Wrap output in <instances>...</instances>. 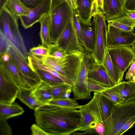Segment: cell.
I'll return each mask as SVG.
<instances>
[{
    "mask_svg": "<svg viewBox=\"0 0 135 135\" xmlns=\"http://www.w3.org/2000/svg\"><path fill=\"white\" fill-rule=\"evenodd\" d=\"M0 72L19 88L32 90L41 81L24 74L17 68L11 58L7 62L0 61Z\"/></svg>",
    "mask_w": 135,
    "mask_h": 135,
    "instance_id": "8992f818",
    "label": "cell"
},
{
    "mask_svg": "<svg viewBox=\"0 0 135 135\" xmlns=\"http://www.w3.org/2000/svg\"><path fill=\"white\" fill-rule=\"evenodd\" d=\"M19 88L8 80L0 72V103L11 104L14 103Z\"/></svg>",
    "mask_w": 135,
    "mask_h": 135,
    "instance_id": "2e32d148",
    "label": "cell"
},
{
    "mask_svg": "<svg viewBox=\"0 0 135 135\" xmlns=\"http://www.w3.org/2000/svg\"><path fill=\"white\" fill-rule=\"evenodd\" d=\"M72 21L79 42L81 45L84 48V44L83 40L82 31L80 21L75 10H74Z\"/></svg>",
    "mask_w": 135,
    "mask_h": 135,
    "instance_id": "e575fe53",
    "label": "cell"
},
{
    "mask_svg": "<svg viewBox=\"0 0 135 135\" xmlns=\"http://www.w3.org/2000/svg\"><path fill=\"white\" fill-rule=\"evenodd\" d=\"M96 132L100 135L105 134L104 126L102 123H98L94 128Z\"/></svg>",
    "mask_w": 135,
    "mask_h": 135,
    "instance_id": "bcb514c9",
    "label": "cell"
},
{
    "mask_svg": "<svg viewBox=\"0 0 135 135\" xmlns=\"http://www.w3.org/2000/svg\"><path fill=\"white\" fill-rule=\"evenodd\" d=\"M88 85V90L90 92L94 91L101 93L106 90L108 88L105 87L97 82L89 79Z\"/></svg>",
    "mask_w": 135,
    "mask_h": 135,
    "instance_id": "74e56055",
    "label": "cell"
},
{
    "mask_svg": "<svg viewBox=\"0 0 135 135\" xmlns=\"http://www.w3.org/2000/svg\"><path fill=\"white\" fill-rule=\"evenodd\" d=\"M51 0H44L35 8L30 9L27 16L19 17L21 24L25 29H27L39 22L45 15L50 13Z\"/></svg>",
    "mask_w": 135,
    "mask_h": 135,
    "instance_id": "5bb4252c",
    "label": "cell"
},
{
    "mask_svg": "<svg viewBox=\"0 0 135 135\" xmlns=\"http://www.w3.org/2000/svg\"><path fill=\"white\" fill-rule=\"evenodd\" d=\"M135 74V60L131 64L130 67L126 74L125 79L130 80Z\"/></svg>",
    "mask_w": 135,
    "mask_h": 135,
    "instance_id": "f6af8a7d",
    "label": "cell"
},
{
    "mask_svg": "<svg viewBox=\"0 0 135 135\" xmlns=\"http://www.w3.org/2000/svg\"><path fill=\"white\" fill-rule=\"evenodd\" d=\"M8 0H0V10L4 7Z\"/></svg>",
    "mask_w": 135,
    "mask_h": 135,
    "instance_id": "816d5d0a",
    "label": "cell"
},
{
    "mask_svg": "<svg viewBox=\"0 0 135 135\" xmlns=\"http://www.w3.org/2000/svg\"><path fill=\"white\" fill-rule=\"evenodd\" d=\"M123 0H104L103 12L105 20L120 17L125 14Z\"/></svg>",
    "mask_w": 135,
    "mask_h": 135,
    "instance_id": "e0dca14e",
    "label": "cell"
},
{
    "mask_svg": "<svg viewBox=\"0 0 135 135\" xmlns=\"http://www.w3.org/2000/svg\"><path fill=\"white\" fill-rule=\"evenodd\" d=\"M18 18L5 7L0 10V32L6 36L12 45L27 60L29 52L19 29Z\"/></svg>",
    "mask_w": 135,
    "mask_h": 135,
    "instance_id": "3957f363",
    "label": "cell"
},
{
    "mask_svg": "<svg viewBox=\"0 0 135 135\" xmlns=\"http://www.w3.org/2000/svg\"><path fill=\"white\" fill-rule=\"evenodd\" d=\"M33 70L37 73L41 81L51 86L65 83L61 79L44 70L39 69H34Z\"/></svg>",
    "mask_w": 135,
    "mask_h": 135,
    "instance_id": "4dcf8cb0",
    "label": "cell"
},
{
    "mask_svg": "<svg viewBox=\"0 0 135 135\" xmlns=\"http://www.w3.org/2000/svg\"><path fill=\"white\" fill-rule=\"evenodd\" d=\"M89 55H84L80 69L72 86V91L75 100L90 99L91 96L88 90V66Z\"/></svg>",
    "mask_w": 135,
    "mask_h": 135,
    "instance_id": "30bf717a",
    "label": "cell"
},
{
    "mask_svg": "<svg viewBox=\"0 0 135 135\" xmlns=\"http://www.w3.org/2000/svg\"><path fill=\"white\" fill-rule=\"evenodd\" d=\"M31 90L19 88L18 98L29 108L35 110L42 105L33 95Z\"/></svg>",
    "mask_w": 135,
    "mask_h": 135,
    "instance_id": "83f0119b",
    "label": "cell"
},
{
    "mask_svg": "<svg viewBox=\"0 0 135 135\" xmlns=\"http://www.w3.org/2000/svg\"><path fill=\"white\" fill-rule=\"evenodd\" d=\"M74 10L66 2L51 13L50 37L51 43H55L69 22L72 20Z\"/></svg>",
    "mask_w": 135,
    "mask_h": 135,
    "instance_id": "ba28073f",
    "label": "cell"
},
{
    "mask_svg": "<svg viewBox=\"0 0 135 135\" xmlns=\"http://www.w3.org/2000/svg\"><path fill=\"white\" fill-rule=\"evenodd\" d=\"M11 45H12L3 33L0 32V56L7 52Z\"/></svg>",
    "mask_w": 135,
    "mask_h": 135,
    "instance_id": "8d00e7d4",
    "label": "cell"
},
{
    "mask_svg": "<svg viewBox=\"0 0 135 135\" xmlns=\"http://www.w3.org/2000/svg\"><path fill=\"white\" fill-rule=\"evenodd\" d=\"M100 94L104 96L115 104L123 103V100L121 98L119 95L112 90L110 87H108L106 90Z\"/></svg>",
    "mask_w": 135,
    "mask_h": 135,
    "instance_id": "d590c367",
    "label": "cell"
},
{
    "mask_svg": "<svg viewBox=\"0 0 135 135\" xmlns=\"http://www.w3.org/2000/svg\"><path fill=\"white\" fill-rule=\"evenodd\" d=\"M85 54L80 52L67 54L60 59L48 55L43 57L40 62L52 68L74 83Z\"/></svg>",
    "mask_w": 135,
    "mask_h": 135,
    "instance_id": "7a4b0ae2",
    "label": "cell"
},
{
    "mask_svg": "<svg viewBox=\"0 0 135 135\" xmlns=\"http://www.w3.org/2000/svg\"><path fill=\"white\" fill-rule=\"evenodd\" d=\"M36 100L42 105L48 104L52 99L51 86L42 81L31 90Z\"/></svg>",
    "mask_w": 135,
    "mask_h": 135,
    "instance_id": "ffe728a7",
    "label": "cell"
},
{
    "mask_svg": "<svg viewBox=\"0 0 135 135\" xmlns=\"http://www.w3.org/2000/svg\"><path fill=\"white\" fill-rule=\"evenodd\" d=\"M31 134L33 135H49V134L36 124H32L31 127Z\"/></svg>",
    "mask_w": 135,
    "mask_h": 135,
    "instance_id": "b9f144b4",
    "label": "cell"
},
{
    "mask_svg": "<svg viewBox=\"0 0 135 135\" xmlns=\"http://www.w3.org/2000/svg\"><path fill=\"white\" fill-rule=\"evenodd\" d=\"M24 112L23 108L16 103L8 104L0 103V118L7 120L21 115Z\"/></svg>",
    "mask_w": 135,
    "mask_h": 135,
    "instance_id": "7402d4cb",
    "label": "cell"
},
{
    "mask_svg": "<svg viewBox=\"0 0 135 135\" xmlns=\"http://www.w3.org/2000/svg\"><path fill=\"white\" fill-rule=\"evenodd\" d=\"M107 50L113 63L123 76L126 70L135 60V53L132 47L120 46L108 48Z\"/></svg>",
    "mask_w": 135,
    "mask_h": 135,
    "instance_id": "8fae6325",
    "label": "cell"
},
{
    "mask_svg": "<svg viewBox=\"0 0 135 135\" xmlns=\"http://www.w3.org/2000/svg\"></svg>",
    "mask_w": 135,
    "mask_h": 135,
    "instance_id": "9f6ffc18",
    "label": "cell"
},
{
    "mask_svg": "<svg viewBox=\"0 0 135 135\" xmlns=\"http://www.w3.org/2000/svg\"><path fill=\"white\" fill-rule=\"evenodd\" d=\"M123 1L124 0H123Z\"/></svg>",
    "mask_w": 135,
    "mask_h": 135,
    "instance_id": "11a10c76",
    "label": "cell"
},
{
    "mask_svg": "<svg viewBox=\"0 0 135 135\" xmlns=\"http://www.w3.org/2000/svg\"><path fill=\"white\" fill-rule=\"evenodd\" d=\"M104 0H94L92 9L93 16L98 12H103Z\"/></svg>",
    "mask_w": 135,
    "mask_h": 135,
    "instance_id": "ab89813d",
    "label": "cell"
},
{
    "mask_svg": "<svg viewBox=\"0 0 135 135\" xmlns=\"http://www.w3.org/2000/svg\"><path fill=\"white\" fill-rule=\"evenodd\" d=\"M0 57V61H2L4 62H7L10 59V55L7 52L4 54Z\"/></svg>",
    "mask_w": 135,
    "mask_h": 135,
    "instance_id": "f907efd6",
    "label": "cell"
},
{
    "mask_svg": "<svg viewBox=\"0 0 135 135\" xmlns=\"http://www.w3.org/2000/svg\"><path fill=\"white\" fill-rule=\"evenodd\" d=\"M125 14L129 19L135 21V11L126 12Z\"/></svg>",
    "mask_w": 135,
    "mask_h": 135,
    "instance_id": "681fc988",
    "label": "cell"
},
{
    "mask_svg": "<svg viewBox=\"0 0 135 135\" xmlns=\"http://www.w3.org/2000/svg\"><path fill=\"white\" fill-rule=\"evenodd\" d=\"M123 5L125 12L135 11V0H124Z\"/></svg>",
    "mask_w": 135,
    "mask_h": 135,
    "instance_id": "ee69618b",
    "label": "cell"
},
{
    "mask_svg": "<svg viewBox=\"0 0 135 135\" xmlns=\"http://www.w3.org/2000/svg\"><path fill=\"white\" fill-rule=\"evenodd\" d=\"M130 80L133 81L135 83V74L132 77L131 79Z\"/></svg>",
    "mask_w": 135,
    "mask_h": 135,
    "instance_id": "f5cc1de1",
    "label": "cell"
},
{
    "mask_svg": "<svg viewBox=\"0 0 135 135\" xmlns=\"http://www.w3.org/2000/svg\"><path fill=\"white\" fill-rule=\"evenodd\" d=\"M72 86L66 83L51 86L52 99L69 98Z\"/></svg>",
    "mask_w": 135,
    "mask_h": 135,
    "instance_id": "f1b7e54d",
    "label": "cell"
},
{
    "mask_svg": "<svg viewBox=\"0 0 135 135\" xmlns=\"http://www.w3.org/2000/svg\"><path fill=\"white\" fill-rule=\"evenodd\" d=\"M7 52L13 63L22 72L30 77L41 81L37 73L30 67L27 59L15 47L10 46Z\"/></svg>",
    "mask_w": 135,
    "mask_h": 135,
    "instance_id": "9a60e30c",
    "label": "cell"
},
{
    "mask_svg": "<svg viewBox=\"0 0 135 135\" xmlns=\"http://www.w3.org/2000/svg\"><path fill=\"white\" fill-rule=\"evenodd\" d=\"M76 101L70 98L52 99L48 104L61 108L79 109L81 108V105Z\"/></svg>",
    "mask_w": 135,
    "mask_h": 135,
    "instance_id": "1f68e13d",
    "label": "cell"
},
{
    "mask_svg": "<svg viewBox=\"0 0 135 135\" xmlns=\"http://www.w3.org/2000/svg\"><path fill=\"white\" fill-rule=\"evenodd\" d=\"M28 61L31 68L34 69H40L49 73L54 76L62 80L65 83L73 86L74 83L71 80L66 78L51 67L42 64L33 57L28 55Z\"/></svg>",
    "mask_w": 135,
    "mask_h": 135,
    "instance_id": "484cf974",
    "label": "cell"
},
{
    "mask_svg": "<svg viewBox=\"0 0 135 135\" xmlns=\"http://www.w3.org/2000/svg\"><path fill=\"white\" fill-rule=\"evenodd\" d=\"M111 88L119 95L123 100V103L135 100V83L133 81H121Z\"/></svg>",
    "mask_w": 135,
    "mask_h": 135,
    "instance_id": "ac0fdd59",
    "label": "cell"
},
{
    "mask_svg": "<svg viewBox=\"0 0 135 135\" xmlns=\"http://www.w3.org/2000/svg\"><path fill=\"white\" fill-rule=\"evenodd\" d=\"M44 0H20L27 8L31 9L37 6Z\"/></svg>",
    "mask_w": 135,
    "mask_h": 135,
    "instance_id": "7bdbcfd3",
    "label": "cell"
},
{
    "mask_svg": "<svg viewBox=\"0 0 135 135\" xmlns=\"http://www.w3.org/2000/svg\"><path fill=\"white\" fill-rule=\"evenodd\" d=\"M51 18V14L49 13L39 21L40 24L39 35L41 44L47 46L51 43L50 37Z\"/></svg>",
    "mask_w": 135,
    "mask_h": 135,
    "instance_id": "603a6c76",
    "label": "cell"
},
{
    "mask_svg": "<svg viewBox=\"0 0 135 135\" xmlns=\"http://www.w3.org/2000/svg\"><path fill=\"white\" fill-rule=\"evenodd\" d=\"M4 7L12 15L18 18L21 16H27L30 10L20 0H8Z\"/></svg>",
    "mask_w": 135,
    "mask_h": 135,
    "instance_id": "d4e9b609",
    "label": "cell"
},
{
    "mask_svg": "<svg viewBox=\"0 0 135 135\" xmlns=\"http://www.w3.org/2000/svg\"><path fill=\"white\" fill-rule=\"evenodd\" d=\"M131 47L133 51L135 53V43Z\"/></svg>",
    "mask_w": 135,
    "mask_h": 135,
    "instance_id": "db71d44e",
    "label": "cell"
},
{
    "mask_svg": "<svg viewBox=\"0 0 135 135\" xmlns=\"http://www.w3.org/2000/svg\"><path fill=\"white\" fill-rule=\"evenodd\" d=\"M12 128L8 124L7 119L0 118V135H12Z\"/></svg>",
    "mask_w": 135,
    "mask_h": 135,
    "instance_id": "f35d334b",
    "label": "cell"
},
{
    "mask_svg": "<svg viewBox=\"0 0 135 135\" xmlns=\"http://www.w3.org/2000/svg\"><path fill=\"white\" fill-rule=\"evenodd\" d=\"M28 55L38 61L44 57L49 55V49L48 47L42 44L31 48Z\"/></svg>",
    "mask_w": 135,
    "mask_h": 135,
    "instance_id": "d6a6232c",
    "label": "cell"
},
{
    "mask_svg": "<svg viewBox=\"0 0 135 135\" xmlns=\"http://www.w3.org/2000/svg\"><path fill=\"white\" fill-rule=\"evenodd\" d=\"M55 43L67 54L77 52L84 54L85 53L84 48L79 42L72 20L67 23Z\"/></svg>",
    "mask_w": 135,
    "mask_h": 135,
    "instance_id": "9c48e42d",
    "label": "cell"
},
{
    "mask_svg": "<svg viewBox=\"0 0 135 135\" xmlns=\"http://www.w3.org/2000/svg\"><path fill=\"white\" fill-rule=\"evenodd\" d=\"M94 0H77L75 10L80 21L85 24L91 23L92 9Z\"/></svg>",
    "mask_w": 135,
    "mask_h": 135,
    "instance_id": "d6986e66",
    "label": "cell"
},
{
    "mask_svg": "<svg viewBox=\"0 0 135 135\" xmlns=\"http://www.w3.org/2000/svg\"><path fill=\"white\" fill-rule=\"evenodd\" d=\"M107 21L108 24L126 31H133L135 27V21L130 19L125 15Z\"/></svg>",
    "mask_w": 135,
    "mask_h": 135,
    "instance_id": "4316f807",
    "label": "cell"
},
{
    "mask_svg": "<svg viewBox=\"0 0 135 135\" xmlns=\"http://www.w3.org/2000/svg\"><path fill=\"white\" fill-rule=\"evenodd\" d=\"M88 79L105 87H110L115 85L108 74L102 64L97 63L90 53L88 66Z\"/></svg>",
    "mask_w": 135,
    "mask_h": 135,
    "instance_id": "4fadbf2b",
    "label": "cell"
},
{
    "mask_svg": "<svg viewBox=\"0 0 135 135\" xmlns=\"http://www.w3.org/2000/svg\"><path fill=\"white\" fill-rule=\"evenodd\" d=\"M69 4L70 7L74 10H75L77 8V0H65Z\"/></svg>",
    "mask_w": 135,
    "mask_h": 135,
    "instance_id": "c3c4849f",
    "label": "cell"
},
{
    "mask_svg": "<svg viewBox=\"0 0 135 135\" xmlns=\"http://www.w3.org/2000/svg\"><path fill=\"white\" fill-rule=\"evenodd\" d=\"M106 40L108 48L132 46L135 43V33L133 31H124L108 24Z\"/></svg>",
    "mask_w": 135,
    "mask_h": 135,
    "instance_id": "7c38bea8",
    "label": "cell"
},
{
    "mask_svg": "<svg viewBox=\"0 0 135 135\" xmlns=\"http://www.w3.org/2000/svg\"><path fill=\"white\" fill-rule=\"evenodd\" d=\"M85 53H91L94 49V35L91 23L84 24L80 22Z\"/></svg>",
    "mask_w": 135,
    "mask_h": 135,
    "instance_id": "cb8c5ba5",
    "label": "cell"
},
{
    "mask_svg": "<svg viewBox=\"0 0 135 135\" xmlns=\"http://www.w3.org/2000/svg\"><path fill=\"white\" fill-rule=\"evenodd\" d=\"M135 116V100L114 104L110 116L102 123L105 135H117L123 126Z\"/></svg>",
    "mask_w": 135,
    "mask_h": 135,
    "instance_id": "277c9868",
    "label": "cell"
},
{
    "mask_svg": "<svg viewBox=\"0 0 135 135\" xmlns=\"http://www.w3.org/2000/svg\"><path fill=\"white\" fill-rule=\"evenodd\" d=\"M135 123V116L133 117L125 123L118 132L117 135H121L123 134L129 129L133 127Z\"/></svg>",
    "mask_w": 135,
    "mask_h": 135,
    "instance_id": "60d3db41",
    "label": "cell"
},
{
    "mask_svg": "<svg viewBox=\"0 0 135 135\" xmlns=\"http://www.w3.org/2000/svg\"><path fill=\"white\" fill-rule=\"evenodd\" d=\"M98 99L103 121L111 114L115 104L108 98L99 93H98Z\"/></svg>",
    "mask_w": 135,
    "mask_h": 135,
    "instance_id": "f546056e",
    "label": "cell"
},
{
    "mask_svg": "<svg viewBox=\"0 0 135 135\" xmlns=\"http://www.w3.org/2000/svg\"><path fill=\"white\" fill-rule=\"evenodd\" d=\"M65 1V0H51V13L56 8Z\"/></svg>",
    "mask_w": 135,
    "mask_h": 135,
    "instance_id": "7dc6e473",
    "label": "cell"
},
{
    "mask_svg": "<svg viewBox=\"0 0 135 135\" xmlns=\"http://www.w3.org/2000/svg\"><path fill=\"white\" fill-rule=\"evenodd\" d=\"M98 95L97 92H94L93 98L89 102L81 105L80 109H79L81 120L77 131L84 132L94 129L98 123L103 122Z\"/></svg>",
    "mask_w": 135,
    "mask_h": 135,
    "instance_id": "52a82bcc",
    "label": "cell"
},
{
    "mask_svg": "<svg viewBox=\"0 0 135 135\" xmlns=\"http://www.w3.org/2000/svg\"><path fill=\"white\" fill-rule=\"evenodd\" d=\"M47 47L49 49V55L54 57L60 59L67 54L66 51L56 43H51Z\"/></svg>",
    "mask_w": 135,
    "mask_h": 135,
    "instance_id": "836d02e7",
    "label": "cell"
},
{
    "mask_svg": "<svg viewBox=\"0 0 135 135\" xmlns=\"http://www.w3.org/2000/svg\"><path fill=\"white\" fill-rule=\"evenodd\" d=\"M91 23L94 31V49L91 55L98 64H102L105 55L107 30L104 16L100 11L93 16Z\"/></svg>",
    "mask_w": 135,
    "mask_h": 135,
    "instance_id": "5b68a950",
    "label": "cell"
},
{
    "mask_svg": "<svg viewBox=\"0 0 135 135\" xmlns=\"http://www.w3.org/2000/svg\"><path fill=\"white\" fill-rule=\"evenodd\" d=\"M36 124L49 135H70L77 131L81 120L79 110L49 104L34 110Z\"/></svg>",
    "mask_w": 135,
    "mask_h": 135,
    "instance_id": "6da1fadb",
    "label": "cell"
},
{
    "mask_svg": "<svg viewBox=\"0 0 135 135\" xmlns=\"http://www.w3.org/2000/svg\"><path fill=\"white\" fill-rule=\"evenodd\" d=\"M107 48V47L105 56L102 64L109 77L116 84L122 81L123 76L113 63L108 52Z\"/></svg>",
    "mask_w": 135,
    "mask_h": 135,
    "instance_id": "44dd1931",
    "label": "cell"
}]
</instances>
